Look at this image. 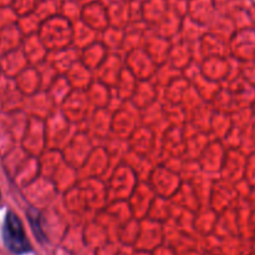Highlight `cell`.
Returning <instances> with one entry per match:
<instances>
[{"label": "cell", "mask_w": 255, "mask_h": 255, "mask_svg": "<svg viewBox=\"0 0 255 255\" xmlns=\"http://www.w3.org/2000/svg\"><path fill=\"white\" fill-rule=\"evenodd\" d=\"M2 241L5 247L15 255L26 254L31 251L21 221L14 212H7L2 226Z\"/></svg>", "instance_id": "cell-1"}, {"label": "cell", "mask_w": 255, "mask_h": 255, "mask_svg": "<svg viewBox=\"0 0 255 255\" xmlns=\"http://www.w3.org/2000/svg\"><path fill=\"white\" fill-rule=\"evenodd\" d=\"M27 218H29L30 226H31L35 237L42 243L46 242V237H45L44 231L41 228V216H40L39 212L35 208H30L29 212H27Z\"/></svg>", "instance_id": "cell-2"}]
</instances>
